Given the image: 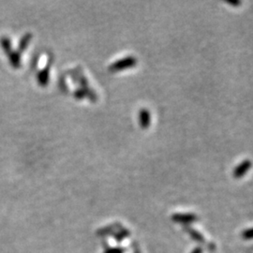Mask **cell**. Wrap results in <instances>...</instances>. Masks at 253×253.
Segmentation results:
<instances>
[{"instance_id":"7","label":"cell","mask_w":253,"mask_h":253,"mask_svg":"<svg viewBox=\"0 0 253 253\" xmlns=\"http://www.w3.org/2000/svg\"><path fill=\"white\" fill-rule=\"evenodd\" d=\"M143 113H144L145 118H144L142 115H140V119H141V118H142V119H147V118L149 119V112H147V111H145V110H143ZM147 124L149 125V121H148V120H143V121H142V125H143V126H147Z\"/></svg>"},{"instance_id":"3","label":"cell","mask_w":253,"mask_h":253,"mask_svg":"<svg viewBox=\"0 0 253 253\" xmlns=\"http://www.w3.org/2000/svg\"><path fill=\"white\" fill-rule=\"evenodd\" d=\"M250 168H251V162H250V161H245V162H243L240 165H238V166L235 168V177L237 178V177L243 176Z\"/></svg>"},{"instance_id":"6","label":"cell","mask_w":253,"mask_h":253,"mask_svg":"<svg viewBox=\"0 0 253 253\" xmlns=\"http://www.w3.org/2000/svg\"><path fill=\"white\" fill-rule=\"evenodd\" d=\"M0 44L6 54H9L11 52V42L8 37H2L0 40Z\"/></svg>"},{"instance_id":"4","label":"cell","mask_w":253,"mask_h":253,"mask_svg":"<svg viewBox=\"0 0 253 253\" xmlns=\"http://www.w3.org/2000/svg\"><path fill=\"white\" fill-rule=\"evenodd\" d=\"M38 82H39L40 85H42V86H46L48 84V82H49V68H47L46 70H43L42 72L39 73Z\"/></svg>"},{"instance_id":"5","label":"cell","mask_w":253,"mask_h":253,"mask_svg":"<svg viewBox=\"0 0 253 253\" xmlns=\"http://www.w3.org/2000/svg\"><path fill=\"white\" fill-rule=\"evenodd\" d=\"M31 40H32V35L30 33L26 34L25 36L23 37L21 39V41H20V43H19V51L20 52L25 51L27 47H28V45H29Z\"/></svg>"},{"instance_id":"2","label":"cell","mask_w":253,"mask_h":253,"mask_svg":"<svg viewBox=\"0 0 253 253\" xmlns=\"http://www.w3.org/2000/svg\"><path fill=\"white\" fill-rule=\"evenodd\" d=\"M9 56V64L11 65L12 68L14 69H19L22 65L21 62V53L20 52H10L9 54H8Z\"/></svg>"},{"instance_id":"1","label":"cell","mask_w":253,"mask_h":253,"mask_svg":"<svg viewBox=\"0 0 253 253\" xmlns=\"http://www.w3.org/2000/svg\"><path fill=\"white\" fill-rule=\"evenodd\" d=\"M136 64V59L134 57H127V58H124L120 61H118L115 64H113L111 67H110V70L112 71H121L123 69H126L128 67H131V66H134Z\"/></svg>"}]
</instances>
